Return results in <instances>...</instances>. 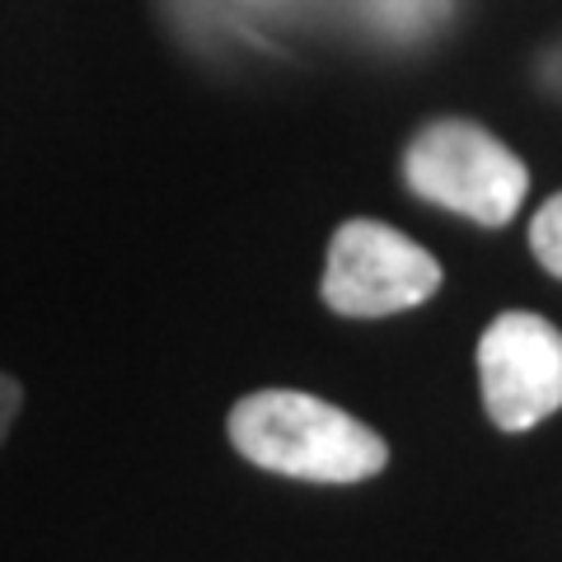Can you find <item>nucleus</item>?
Masks as SVG:
<instances>
[{"mask_svg":"<svg viewBox=\"0 0 562 562\" xmlns=\"http://www.w3.org/2000/svg\"><path fill=\"white\" fill-rule=\"evenodd\" d=\"M225 427L249 464L305 483H361L390 464V446L366 422L301 390L239 398Z\"/></svg>","mask_w":562,"mask_h":562,"instance_id":"nucleus-1","label":"nucleus"},{"mask_svg":"<svg viewBox=\"0 0 562 562\" xmlns=\"http://www.w3.org/2000/svg\"><path fill=\"white\" fill-rule=\"evenodd\" d=\"M403 173L417 198L460 211L487 231H502L530 192V169L520 155L469 117H441L422 127L403 155Z\"/></svg>","mask_w":562,"mask_h":562,"instance_id":"nucleus-2","label":"nucleus"},{"mask_svg":"<svg viewBox=\"0 0 562 562\" xmlns=\"http://www.w3.org/2000/svg\"><path fill=\"white\" fill-rule=\"evenodd\" d=\"M441 286V262L422 244L380 221H347L328 244L324 305L347 319H380V314L413 310L431 301Z\"/></svg>","mask_w":562,"mask_h":562,"instance_id":"nucleus-3","label":"nucleus"},{"mask_svg":"<svg viewBox=\"0 0 562 562\" xmlns=\"http://www.w3.org/2000/svg\"><path fill=\"white\" fill-rule=\"evenodd\" d=\"M479 375L487 417L502 431H530L562 408V333L530 310H506L483 328Z\"/></svg>","mask_w":562,"mask_h":562,"instance_id":"nucleus-4","label":"nucleus"},{"mask_svg":"<svg viewBox=\"0 0 562 562\" xmlns=\"http://www.w3.org/2000/svg\"><path fill=\"white\" fill-rule=\"evenodd\" d=\"M530 249L543 262V272L562 277V192L535 211V221H530Z\"/></svg>","mask_w":562,"mask_h":562,"instance_id":"nucleus-5","label":"nucleus"},{"mask_svg":"<svg viewBox=\"0 0 562 562\" xmlns=\"http://www.w3.org/2000/svg\"><path fill=\"white\" fill-rule=\"evenodd\" d=\"M20 384H14L10 375H0V441L10 436V427H14V413H20Z\"/></svg>","mask_w":562,"mask_h":562,"instance_id":"nucleus-6","label":"nucleus"}]
</instances>
